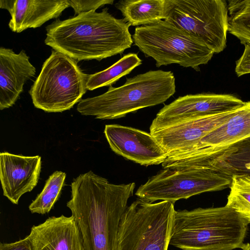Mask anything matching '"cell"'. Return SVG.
I'll return each mask as SVG.
<instances>
[{
  "label": "cell",
  "mask_w": 250,
  "mask_h": 250,
  "mask_svg": "<svg viewBox=\"0 0 250 250\" xmlns=\"http://www.w3.org/2000/svg\"><path fill=\"white\" fill-rule=\"evenodd\" d=\"M67 203L80 231L83 250H116L121 222L134 182L115 185L91 170L71 183Z\"/></svg>",
  "instance_id": "6da1fadb"
},
{
  "label": "cell",
  "mask_w": 250,
  "mask_h": 250,
  "mask_svg": "<svg viewBox=\"0 0 250 250\" xmlns=\"http://www.w3.org/2000/svg\"><path fill=\"white\" fill-rule=\"evenodd\" d=\"M129 25L104 8L56 19L46 28L44 43L78 61H101L130 48L133 43Z\"/></svg>",
  "instance_id": "7a4b0ae2"
},
{
  "label": "cell",
  "mask_w": 250,
  "mask_h": 250,
  "mask_svg": "<svg viewBox=\"0 0 250 250\" xmlns=\"http://www.w3.org/2000/svg\"><path fill=\"white\" fill-rule=\"evenodd\" d=\"M249 224L226 205L175 210L170 245L182 250L241 249Z\"/></svg>",
  "instance_id": "3957f363"
},
{
  "label": "cell",
  "mask_w": 250,
  "mask_h": 250,
  "mask_svg": "<svg viewBox=\"0 0 250 250\" xmlns=\"http://www.w3.org/2000/svg\"><path fill=\"white\" fill-rule=\"evenodd\" d=\"M176 92L175 79L170 71L150 70L127 78L118 87L109 86L100 95L82 99L77 106L83 115L114 119L165 102Z\"/></svg>",
  "instance_id": "277c9868"
},
{
  "label": "cell",
  "mask_w": 250,
  "mask_h": 250,
  "mask_svg": "<svg viewBox=\"0 0 250 250\" xmlns=\"http://www.w3.org/2000/svg\"><path fill=\"white\" fill-rule=\"evenodd\" d=\"M132 38L134 45L152 58L158 67L176 63L198 71L214 54L197 38L166 20L136 27Z\"/></svg>",
  "instance_id": "5b68a950"
},
{
  "label": "cell",
  "mask_w": 250,
  "mask_h": 250,
  "mask_svg": "<svg viewBox=\"0 0 250 250\" xmlns=\"http://www.w3.org/2000/svg\"><path fill=\"white\" fill-rule=\"evenodd\" d=\"M88 76L76 60L52 49L29 91L34 106L47 112L70 109L86 93Z\"/></svg>",
  "instance_id": "8992f818"
},
{
  "label": "cell",
  "mask_w": 250,
  "mask_h": 250,
  "mask_svg": "<svg viewBox=\"0 0 250 250\" xmlns=\"http://www.w3.org/2000/svg\"><path fill=\"white\" fill-rule=\"evenodd\" d=\"M175 211L173 203L137 198L123 215L116 250H168Z\"/></svg>",
  "instance_id": "52a82bcc"
},
{
  "label": "cell",
  "mask_w": 250,
  "mask_h": 250,
  "mask_svg": "<svg viewBox=\"0 0 250 250\" xmlns=\"http://www.w3.org/2000/svg\"><path fill=\"white\" fill-rule=\"evenodd\" d=\"M166 20L204 42L214 53L227 46L229 11L225 0H171Z\"/></svg>",
  "instance_id": "ba28073f"
},
{
  "label": "cell",
  "mask_w": 250,
  "mask_h": 250,
  "mask_svg": "<svg viewBox=\"0 0 250 250\" xmlns=\"http://www.w3.org/2000/svg\"><path fill=\"white\" fill-rule=\"evenodd\" d=\"M230 184L229 177L212 170L164 168L141 185L135 195L151 203L162 200L174 203L204 192L224 189Z\"/></svg>",
  "instance_id": "9c48e42d"
},
{
  "label": "cell",
  "mask_w": 250,
  "mask_h": 250,
  "mask_svg": "<svg viewBox=\"0 0 250 250\" xmlns=\"http://www.w3.org/2000/svg\"><path fill=\"white\" fill-rule=\"evenodd\" d=\"M237 109L181 119L156 127L150 126V133L167 154L189 150L205 136L229 119Z\"/></svg>",
  "instance_id": "30bf717a"
},
{
  "label": "cell",
  "mask_w": 250,
  "mask_h": 250,
  "mask_svg": "<svg viewBox=\"0 0 250 250\" xmlns=\"http://www.w3.org/2000/svg\"><path fill=\"white\" fill-rule=\"evenodd\" d=\"M104 133L115 153L142 166L162 164L167 153L149 133L119 125H106Z\"/></svg>",
  "instance_id": "8fae6325"
},
{
  "label": "cell",
  "mask_w": 250,
  "mask_h": 250,
  "mask_svg": "<svg viewBox=\"0 0 250 250\" xmlns=\"http://www.w3.org/2000/svg\"><path fill=\"white\" fill-rule=\"evenodd\" d=\"M245 102L230 94L200 93L179 97L165 105L150 126L156 127L181 119L206 116L237 109Z\"/></svg>",
  "instance_id": "7c38bea8"
},
{
  "label": "cell",
  "mask_w": 250,
  "mask_h": 250,
  "mask_svg": "<svg viewBox=\"0 0 250 250\" xmlns=\"http://www.w3.org/2000/svg\"><path fill=\"white\" fill-rule=\"evenodd\" d=\"M41 169L40 156L0 154V179L3 195L18 204L21 197L37 185Z\"/></svg>",
  "instance_id": "4fadbf2b"
},
{
  "label": "cell",
  "mask_w": 250,
  "mask_h": 250,
  "mask_svg": "<svg viewBox=\"0 0 250 250\" xmlns=\"http://www.w3.org/2000/svg\"><path fill=\"white\" fill-rule=\"evenodd\" d=\"M36 68L24 50L19 53L0 48V109L13 106L19 99L27 81L36 74Z\"/></svg>",
  "instance_id": "5bb4252c"
},
{
  "label": "cell",
  "mask_w": 250,
  "mask_h": 250,
  "mask_svg": "<svg viewBox=\"0 0 250 250\" xmlns=\"http://www.w3.org/2000/svg\"><path fill=\"white\" fill-rule=\"evenodd\" d=\"M27 237L33 250H83L80 231L72 215L49 217L33 226Z\"/></svg>",
  "instance_id": "9a60e30c"
},
{
  "label": "cell",
  "mask_w": 250,
  "mask_h": 250,
  "mask_svg": "<svg viewBox=\"0 0 250 250\" xmlns=\"http://www.w3.org/2000/svg\"><path fill=\"white\" fill-rule=\"evenodd\" d=\"M70 7L68 0H0V8L11 15L8 26L13 32L40 27L58 18Z\"/></svg>",
  "instance_id": "2e32d148"
},
{
  "label": "cell",
  "mask_w": 250,
  "mask_h": 250,
  "mask_svg": "<svg viewBox=\"0 0 250 250\" xmlns=\"http://www.w3.org/2000/svg\"><path fill=\"white\" fill-rule=\"evenodd\" d=\"M249 138L250 101L245 102L229 119L205 136L194 146L182 151L198 154L212 153Z\"/></svg>",
  "instance_id": "e0dca14e"
},
{
  "label": "cell",
  "mask_w": 250,
  "mask_h": 250,
  "mask_svg": "<svg viewBox=\"0 0 250 250\" xmlns=\"http://www.w3.org/2000/svg\"><path fill=\"white\" fill-rule=\"evenodd\" d=\"M191 165L195 168L215 171L230 179L233 175H250V138L223 150L195 154Z\"/></svg>",
  "instance_id": "ac0fdd59"
},
{
  "label": "cell",
  "mask_w": 250,
  "mask_h": 250,
  "mask_svg": "<svg viewBox=\"0 0 250 250\" xmlns=\"http://www.w3.org/2000/svg\"><path fill=\"white\" fill-rule=\"evenodd\" d=\"M129 26L146 25L167 20L171 0H122L115 4Z\"/></svg>",
  "instance_id": "d6986e66"
},
{
  "label": "cell",
  "mask_w": 250,
  "mask_h": 250,
  "mask_svg": "<svg viewBox=\"0 0 250 250\" xmlns=\"http://www.w3.org/2000/svg\"><path fill=\"white\" fill-rule=\"evenodd\" d=\"M142 63V61L137 54L128 53L108 68L89 75L87 89L92 91L99 87L110 86L121 77L128 74Z\"/></svg>",
  "instance_id": "ffe728a7"
},
{
  "label": "cell",
  "mask_w": 250,
  "mask_h": 250,
  "mask_svg": "<svg viewBox=\"0 0 250 250\" xmlns=\"http://www.w3.org/2000/svg\"><path fill=\"white\" fill-rule=\"evenodd\" d=\"M228 32L244 45L250 43V0H229Z\"/></svg>",
  "instance_id": "44dd1931"
},
{
  "label": "cell",
  "mask_w": 250,
  "mask_h": 250,
  "mask_svg": "<svg viewBox=\"0 0 250 250\" xmlns=\"http://www.w3.org/2000/svg\"><path fill=\"white\" fill-rule=\"evenodd\" d=\"M66 177L65 173L56 171L46 181L42 192L29 206L32 213H48L58 200Z\"/></svg>",
  "instance_id": "7402d4cb"
},
{
  "label": "cell",
  "mask_w": 250,
  "mask_h": 250,
  "mask_svg": "<svg viewBox=\"0 0 250 250\" xmlns=\"http://www.w3.org/2000/svg\"><path fill=\"white\" fill-rule=\"evenodd\" d=\"M226 206L235 209L250 224V175H233Z\"/></svg>",
  "instance_id": "603a6c76"
},
{
  "label": "cell",
  "mask_w": 250,
  "mask_h": 250,
  "mask_svg": "<svg viewBox=\"0 0 250 250\" xmlns=\"http://www.w3.org/2000/svg\"><path fill=\"white\" fill-rule=\"evenodd\" d=\"M69 6L75 12V15L96 10L106 4H112L114 0H68Z\"/></svg>",
  "instance_id": "cb8c5ba5"
},
{
  "label": "cell",
  "mask_w": 250,
  "mask_h": 250,
  "mask_svg": "<svg viewBox=\"0 0 250 250\" xmlns=\"http://www.w3.org/2000/svg\"><path fill=\"white\" fill-rule=\"evenodd\" d=\"M235 71L238 77L250 73V43L245 45L243 53L236 62Z\"/></svg>",
  "instance_id": "d4e9b609"
},
{
  "label": "cell",
  "mask_w": 250,
  "mask_h": 250,
  "mask_svg": "<svg viewBox=\"0 0 250 250\" xmlns=\"http://www.w3.org/2000/svg\"><path fill=\"white\" fill-rule=\"evenodd\" d=\"M0 250H33L27 236L15 242L0 243Z\"/></svg>",
  "instance_id": "484cf974"
},
{
  "label": "cell",
  "mask_w": 250,
  "mask_h": 250,
  "mask_svg": "<svg viewBox=\"0 0 250 250\" xmlns=\"http://www.w3.org/2000/svg\"><path fill=\"white\" fill-rule=\"evenodd\" d=\"M242 250H250V243H247L244 244L242 245V246L241 248Z\"/></svg>",
  "instance_id": "4316f807"
}]
</instances>
